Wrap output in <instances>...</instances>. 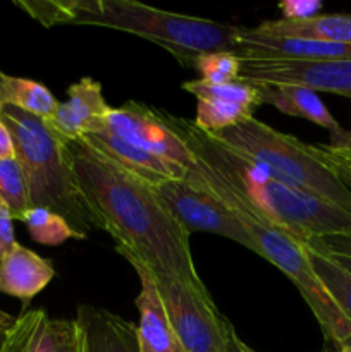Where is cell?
I'll use <instances>...</instances> for the list:
<instances>
[{
	"instance_id": "cell-1",
	"label": "cell",
	"mask_w": 351,
	"mask_h": 352,
	"mask_svg": "<svg viewBox=\"0 0 351 352\" xmlns=\"http://www.w3.org/2000/svg\"><path fill=\"white\" fill-rule=\"evenodd\" d=\"M69 150L86 205L98 229L116 239L117 253L151 274L171 275L210 294L195 268L189 236L162 205L153 188L83 141L69 143Z\"/></svg>"
},
{
	"instance_id": "cell-2",
	"label": "cell",
	"mask_w": 351,
	"mask_h": 352,
	"mask_svg": "<svg viewBox=\"0 0 351 352\" xmlns=\"http://www.w3.org/2000/svg\"><path fill=\"white\" fill-rule=\"evenodd\" d=\"M169 126L186 141L195 158L229 184L262 217L299 241L351 230V213L315 195L296 189L275 177L267 167L237 153L213 134L198 129L193 120L171 116Z\"/></svg>"
},
{
	"instance_id": "cell-3",
	"label": "cell",
	"mask_w": 351,
	"mask_h": 352,
	"mask_svg": "<svg viewBox=\"0 0 351 352\" xmlns=\"http://www.w3.org/2000/svg\"><path fill=\"white\" fill-rule=\"evenodd\" d=\"M45 28L79 24L123 31L158 45L179 64L191 67L209 52H233L240 26L169 12L131 0L16 2Z\"/></svg>"
},
{
	"instance_id": "cell-4",
	"label": "cell",
	"mask_w": 351,
	"mask_h": 352,
	"mask_svg": "<svg viewBox=\"0 0 351 352\" xmlns=\"http://www.w3.org/2000/svg\"><path fill=\"white\" fill-rule=\"evenodd\" d=\"M184 179L215 196L236 215V219L248 230L251 241H253L255 253L277 267L298 289L301 298L308 305L310 311L319 322L326 342L332 344L334 347L350 342L351 322L341 311L332 296L327 292L326 285L317 277L315 270L306 256L303 241L296 239L284 229L268 222L202 162L196 160L195 165L188 168Z\"/></svg>"
},
{
	"instance_id": "cell-5",
	"label": "cell",
	"mask_w": 351,
	"mask_h": 352,
	"mask_svg": "<svg viewBox=\"0 0 351 352\" xmlns=\"http://www.w3.org/2000/svg\"><path fill=\"white\" fill-rule=\"evenodd\" d=\"M2 122L12 136L31 206L52 210L86 239L98 226L76 179L69 143L58 140L43 119L14 107H3Z\"/></svg>"
},
{
	"instance_id": "cell-6",
	"label": "cell",
	"mask_w": 351,
	"mask_h": 352,
	"mask_svg": "<svg viewBox=\"0 0 351 352\" xmlns=\"http://www.w3.org/2000/svg\"><path fill=\"white\" fill-rule=\"evenodd\" d=\"M213 136L237 153L267 167L286 184L319 196L351 213V191L332 168L312 153L308 143L274 129L257 117H250Z\"/></svg>"
},
{
	"instance_id": "cell-7",
	"label": "cell",
	"mask_w": 351,
	"mask_h": 352,
	"mask_svg": "<svg viewBox=\"0 0 351 352\" xmlns=\"http://www.w3.org/2000/svg\"><path fill=\"white\" fill-rule=\"evenodd\" d=\"M151 275L184 352H227L231 322L220 315L212 296L171 275Z\"/></svg>"
},
{
	"instance_id": "cell-8",
	"label": "cell",
	"mask_w": 351,
	"mask_h": 352,
	"mask_svg": "<svg viewBox=\"0 0 351 352\" xmlns=\"http://www.w3.org/2000/svg\"><path fill=\"white\" fill-rule=\"evenodd\" d=\"M153 191L188 236L195 232L215 234L255 253L253 241L236 215L203 188L186 179H171L155 186Z\"/></svg>"
},
{
	"instance_id": "cell-9",
	"label": "cell",
	"mask_w": 351,
	"mask_h": 352,
	"mask_svg": "<svg viewBox=\"0 0 351 352\" xmlns=\"http://www.w3.org/2000/svg\"><path fill=\"white\" fill-rule=\"evenodd\" d=\"M102 131L116 134L141 150L189 168L196 158L186 141L169 126L164 110L129 100L120 107H110Z\"/></svg>"
},
{
	"instance_id": "cell-10",
	"label": "cell",
	"mask_w": 351,
	"mask_h": 352,
	"mask_svg": "<svg viewBox=\"0 0 351 352\" xmlns=\"http://www.w3.org/2000/svg\"><path fill=\"white\" fill-rule=\"evenodd\" d=\"M240 81L267 86H305L317 93L351 96V60L241 58Z\"/></svg>"
},
{
	"instance_id": "cell-11",
	"label": "cell",
	"mask_w": 351,
	"mask_h": 352,
	"mask_svg": "<svg viewBox=\"0 0 351 352\" xmlns=\"http://www.w3.org/2000/svg\"><path fill=\"white\" fill-rule=\"evenodd\" d=\"M181 88L198 102L193 120L195 126L210 134L222 133L255 117V109L262 105L258 86L240 79L227 85H206L200 79H191L182 82Z\"/></svg>"
},
{
	"instance_id": "cell-12",
	"label": "cell",
	"mask_w": 351,
	"mask_h": 352,
	"mask_svg": "<svg viewBox=\"0 0 351 352\" xmlns=\"http://www.w3.org/2000/svg\"><path fill=\"white\" fill-rule=\"evenodd\" d=\"M0 352H83L81 329L76 318H52L45 309H30L3 333Z\"/></svg>"
},
{
	"instance_id": "cell-13",
	"label": "cell",
	"mask_w": 351,
	"mask_h": 352,
	"mask_svg": "<svg viewBox=\"0 0 351 352\" xmlns=\"http://www.w3.org/2000/svg\"><path fill=\"white\" fill-rule=\"evenodd\" d=\"M109 110L102 85L93 78H81L69 86L67 100L58 103L54 117L43 122L58 140L74 143L83 136L102 131Z\"/></svg>"
},
{
	"instance_id": "cell-14",
	"label": "cell",
	"mask_w": 351,
	"mask_h": 352,
	"mask_svg": "<svg viewBox=\"0 0 351 352\" xmlns=\"http://www.w3.org/2000/svg\"><path fill=\"white\" fill-rule=\"evenodd\" d=\"M234 54L240 58H296V60H351V45L308 38L274 36L255 28L237 30Z\"/></svg>"
},
{
	"instance_id": "cell-15",
	"label": "cell",
	"mask_w": 351,
	"mask_h": 352,
	"mask_svg": "<svg viewBox=\"0 0 351 352\" xmlns=\"http://www.w3.org/2000/svg\"><path fill=\"white\" fill-rule=\"evenodd\" d=\"M78 141H83L85 144L92 146L93 150H96L103 157L119 165L127 174L140 179L151 188L165 181H171V179H184L188 174V168H184L182 165L165 160V158L157 157L153 153H148V151L127 143L123 138L116 136L109 131L92 133Z\"/></svg>"
},
{
	"instance_id": "cell-16",
	"label": "cell",
	"mask_w": 351,
	"mask_h": 352,
	"mask_svg": "<svg viewBox=\"0 0 351 352\" xmlns=\"http://www.w3.org/2000/svg\"><path fill=\"white\" fill-rule=\"evenodd\" d=\"M127 261L140 278V294L134 299L140 311V322L136 325L138 349L140 352H184L169 322L151 272L138 261Z\"/></svg>"
},
{
	"instance_id": "cell-17",
	"label": "cell",
	"mask_w": 351,
	"mask_h": 352,
	"mask_svg": "<svg viewBox=\"0 0 351 352\" xmlns=\"http://www.w3.org/2000/svg\"><path fill=\"white\" fill-rule=\"evenodd\" d=\"M260 93V102L275 107L279 112L291 117H301L317 124L330 133V146L346 148L351 146V131L341 127L334 119L330 110L319 96V93L305 86L295 85H257Z\"/></svg>"
},
{
	"instance_id": "cell-18",
	"label": "cell",
	"mask_w": 351,
	"mask_h": 352,
	"mask_svg": "<svg viewBox=\"0 0 351 352\" xmlns=\"http://www.w3.org/2000/svg\"><path fill=\"white\" fill-rule=\"evenodd\" d=\"M83 352H140L136 325L123 316L92 305H78L76 315Z\"/></svg>"
},
{
	"instance_id": "cell-19",
	"label": "cell",
	"mask_w": 351,
	"mask_h": 352,
	"mask_svg": "<svg viewBox=\"0 0 351 352\" xmlns=\"http://www.w3.org/2000/svg\"><path fill=\"white\" fill-rule=\"evenodd\" d=\"M55 277L54 265L34 251L16 246L0 260V292L19 298L24 306Z\"/></svg>"
},
{
	"instance_id": "cell-20",
	"label": "cell",
	"mask_w": 351,
	"mask_h": 352,
	"mask_svg": "<svg viewBox=\"0 0 351 352\" xmlns=\"http://www.w3.org/2000/svg\"><path fill=\"white\" fill-rule=\"evenodd\" d=\"M255 30L264 34L351 45V14H320L303 21H264Z\"/></svg>"
},
{
	"instance_id": "cell-21",
	"label": "cell",
	"mask_w": 351,
	"mask_h": 352,
	"mask_svg": "<svg viewBox=\"0 0 351 352\" xmlns=\"http://www.w3.org/2000/svg\"><path fill=\"white\" fill-rule=\"evenodd\" d=\"M0 102L3 107H14L43 120L52 119L61 103L54 93L41 82L6 74L2 71H0Z\"/></svg>"
},
{
	"instance_id": "cell-22",
	"label": "cell",
	"mask_w": 351,
	"mask_h": 352,
	"mask_svg": "<svg viewBox=\"0 0 351 352\" xmlns=\"http://www.w3.org/2000/svg\"><path fill=\"white\" fill-rule=\"evenodd\" d=\"M303 244L317 277L351 322V274L344 270L323 248H320L315 239H308Z\"/></svg>"
},
{
	"instance_id": "cell-23",
	"label": "cell",
	"mask_w": 351,
	"mask_h": 352,
	"mask_svg": "<svg viewBox=\"0 0 351 352\" xmlns=\"http://www.w3.org/2000/svg\"><path fill=\"white\" fill-rule=\"evenodd\" d=\"M23 222L26 223L31 239L43 246H58L69 239H81L61 215L41 206H31Z\"/></svg>"
},
{
	"instance_id": "cell-24",
	"label": "cell",
	"mask_w": 351,
	"mask_h": 352,
	"mask_svg": "<svg viewBox=\"0 0 351 352\" xmlns=\"http://www.w3.org/2000/svg\"><path fill=\"white\" fill-rule=\"evenodd\" d=\"M193 69L206 85H227L240 79L241 58L234 52H209L196 57Z\"/></svg>"
},
{
	"instance_id": "cell-25",
	"label": "cell",
	"mask_w": 351,
	"mask_h": 352,
	"mask_svg": "<svg viewBox=\"0 0 351 352\" xmlns=\"http://www.w3.org/2000/svg\"><path fill=\"white\" fill-rule=\"evenodd\" d=\"M312 148V153L315 155L319 160H322L327 167L332 168L334 174L344 182L348 189L351 191V160L346 158L344 155H341L336 148H332L330 144H322L315 143L310 144Z\"/></svg>"
},
{
	"instance_id": "cell-26",
	"label": "cell",
	"mask_w": 351,
	"mask_h": 352,
	"mask_svg": "<svg viewBox=\"0 0 351 352\" xmlns=\"http://www.w3.org/2000/svg\"><path fill=\"white\" fill-rule=\"evenodd\" d=\"M277 7L282 12V19L303 21L320 16L322 2L320 0H282Z\"/></svg>"
},
{
	"instance_id": "cell-27",
	"label": "cell",
	"mask_w": 351,
	"mask_h": 352,
	"mask_svg": "<svg viewBox=\"0 0 351 352\" xmlns=\"http://www.w3.org/2000/svg\"><path fill=\"white\" fill-rule=\"evenodd\" d=\"M327 253L336 254V256L351 258V230L344 234H336V236L327 237H313Z\"/></svg>"
},
{
	"instance_id": "cell-28",
	"label": "cell",
	"mask_w": 351,
	"mask_h": 352,
	"mask_svg": "<svg viewBox=\"0 0 351 352\" xmlns=\"http://www.w3.org/2000/svg\"><path fill=\"white\" fill-rule=\"evenodd\" d=\"M16 246L14 219L7 208H0V260Z\"/></svg>"
},
{
	"instance_id": "cell-29",
	"label": "cell",
	"mask_w": 351,
	"mask_h": 352,
	"mask_svg": "<svg viewBox=\"0 0 351 352\" xmlns=\"http://www.w3.org/2000/svg\"><path fill=\"white\" fill-rule=\"evenodd\" d=\"M227 352H257V351H253L248 344H244L243 340H241V337L236 333L234 327L231 325L229 339H227ZM320 352H337V347H334L332 344L327 342L326 347H323Z\"/></svg>"
},
{
	"instance_id": "cell-30",
	"label": "cell",
	"mask_w": 351,
	"mask_h": 352,
	"mask_svg": "<svg viewBox=\"0 0 351 352\" xmlns=\"http://www.w3.org/2000/svg\"><path fill=\"white\" fill-rule=\"evenodd\" d=\"M16 158V146H14L12 136L6 124H0V160H12Z\"/></svg>"
},
{
	"instance_id": "cell-31",
	"label": "cell",
	"mask_w": 351,
	"mask_h": 352,
	"mask_svg": "<svg viewBox=\"0 0 351 352\" xmlns=\"http://www.w3.org/2000/svg\"><path fill=\"white\" fill-rule=\"evenodd\" d=\"M14 322H16V318H14V316H10L9 313H6V311H0V332L6 333L7 330L12 327Z\"/></svg>"
},
{
	"instance_id": "cell-32",
	"label": "cell",
	"mask_w": 351,
	"mask_h": 352,
	"mask_svg": "<svg viewBox=\"0 0 351 352\" xmlns=\"http://www.w3.org/2000/svg\"><path fill=\"white\" fill-rule=\"evenodd\" d=\"M319 246H320V244H319ZM320 248H322V246H320ZM330 254V253H329ZM330 256H332L334 258V260H336L337 261V263H339L341 265V267H343L344 268V270H348V272H350V274H351V258H344V256H336V254H330Z\"/></svg>"
},
{
	"instance_id": "cell-33",
	"label": "cell",
	"mask_w": 351,
	"mask_h": 352,
	"mask_svg": "<svg viewBox=\"0 0 351 352\" xmlns=\"http://www.w3.org/2000/svg\"><path fill=\"white\" fill-rule=\"evenodd\" d=\"M332 148H336V146H332ZM336 150L339 151L341 155H344V157L350 158V160H351V146H346V148H336Z\"/></svg>"
},
{
	"instance_id": "cell-34",
	"label": "cell",
	"mask_w": 351,
	"mask_h": 352,
	"mask_svg": "<svg viewBox=\"0 0 351 352\" xmlns=\"http://www.w3.org/2000/svg\"><path fill=\"white\" fill-rule=\"evenodd\" d=\"M337 352H351V342H346L337 347Z\"/></svg>"
},
{
	"instance_id": "cell-35",
	"label": "cell",
	"mask_w": 351,
	"mask_h": 352,
	"mask_svg": "<svg viewBox=\"0 0 351 352\" xmlns=\"http://www.w3.org/2000/svg\"><path fill=\"white\" fill-rule=\"evenodd\" d=\"M2 110H3V105L2 102H0V124H2Z\"/></svg>"
},
{
	"instance_id": "cell-36",
	"label": "cell",
	"mask_w": 351,
	"mask_h": 352,
	"mask_svg": "<svg viewBox=\"0 0 351 352\" xmlns=\"http://www.w3.org/2000/svg\"><path fill=\"white\" fill-rule=\"evenodd\" d=\"M2 342H3V333L0 332V349H2Z\"/></svg>"
},
{
	"instance_id": "cell-37",
	"label": "cell",
	"mask_w": 351,
	"mask_h": 352,
	"mask_svg": "<svg viewBox=\"0 0 351 352\" xmlns=\"http://www.w3.org/2000/svg\"><path fill=\"white\" fill-rule=\"evenodd\" d=\"M350 342H351V339H350Z\"/></svg>"
}]
</instances>
